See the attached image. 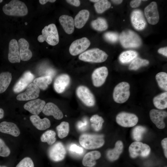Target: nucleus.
Here are the masks:
<instances>
[{
    "label": "nucleus",
    "mask_w": 167,
    "mask_h": 167,
    "mask_svg": "<svg viewBox=\"0 0 167 167\" xmlns=\"http://www.w3.org/2000/svg\"><path fill=\"white\" fill-rule=\"evenodd\" d=\"M104 136L101 135L84 134L79 138V142L84 148L87 149L100 148L104 144Z\"/></svg>",
    "instance_id": "obj_1"
},
{
    "label": "nucleus",
    "mask_w": 167,
    "mask_h": 167,
    "mask_svg": "<svg viewBox=\"0 0 167 167\" xmlns=\"http://www.w3.org/2000/svg\"><path fill=\"white\" fill-rule=\"evenodd\" d=\"M42 34L39 35L37 40L40 42L45 41L49 45L54 46L59 42L58 31L55 25L51 24L45 26L41 31Z\"/></svg>",
    "instance_id": "obj_2"
},
{
    "label": "nucleus",
    "mask_w": 167,
    "mask_h": 167,
    "mask_svg": "<svg viewBox=\"0 0 167 167\" xmlns=\"http://www.w3.org/2000/svg\"><path fill=\"white\" fill-rule=\"evenodd\" d=\"M4 13L10 16H24L28 13V9L24 3L18 0H12L2 7Z\"/></svg>",
    "instance_id": "obj_3"
},
{
    "label": "nucleus",
    "mask_w": 167,
    "mask_h": 167,
    "mask_svg": "<svg viewBox=\"0 0 167 167\" xmlns=\"http://www.w3.org/2000/svg\"><path fill=\"white\" fill-rule=\"evenodd\" d=\"M119 39L121 44L125 48L138 47L142 43L139 36L130 30L123 31L119 36Z\"/></svg>",
    "instance_id": "obj_4"
},
{
    "label": "nucleus",
    "mask_w": 167,
    "mask_h": 167,
    "mask_svg": "<svg viewBox=\"0 0 167 167\" xmlns=\"http://www.w3.org/2000/svg\"><path fill=\"white\" fill-rule=\"evenodd\" d=\"M108 55L103 50L98 48L88 50L81 54L79 57L81 60L89 62L100 63L104 62Z\"/></svg>",
    "instance_id": "obj_5"
},
{
    "label": "nucleus",
    "mask_w": 167,
    "mask_h": 167,
    "mask_svg": "<svg viewBox=\"0 0 167 167\" xmlns=\"http://www.w3.org/2000/svg\"><path fill=\"white\" fill-rule=\"evenodd\" d=\"M130 88L129 84L125 82L120 83L116 85L113 92L114 101L118 103L126 102L130 96Z\"/></svg>",
    "instance_id": "obj_6"
},
{
    "label": "nucleus",
    "mask_w": 167,
    "mask_h": 167,
    "mask_svg": "<svg viewBox=\"0 0 167 167\" xmlns=\"http://www.w3.org/2000/svg\"><path fill=\"white\" fill-rule=\"evenodd\" d=\"M131 157L135 158L140 156L143 157L148 156L151 151L149 146L140 141H135L132 143L129 148Z\"/></svg>",
    "instance_id": "obj_7"
},
{
    "label": "nucleus",
    "mask_w": 167,
    "mask_h": 167,
    "mask_svg": "<svg viewBox=\"0 0 167 167\" xmlns=\"http://www.w3.org/2000/svg\"><path fill=\"white\" fill-rule=\"evenodd\" d=\"M76 94L79 99L86 105L92 107L95 105V97L87 87L83 85L78 86L76 90Z\"/></svg>",
    "instance_id": "obj_8"
},
{
    "label": "nucleus",
    "mask_w": 167,
    "mask_h": 167,
    "mask_svg": "<svg viewBox=\"0 0 167 167\" xmlns=\"http://www.w3.org/2000/svg\"><path fill=\"white\" fill-rule=\"evenodd\" d=\"M117 123L124 127H130L135 125L138 121V118L134 114L122 112L117 115L116 118Z\"/></svg>",
    "instance_id": "obj_9"
},
{
    "label": "nucleus",
    "mask_w": 167,
    "mask_h": 167,
    "mask_svg": "<svg viewBox=\"0 0 167 167\" xmlns=\"http://www.w3.org/2000/svg\"><path fill=\"white\" fill-rule=\"evenodd\" d=\"M66 153L65 148L61 142H58L51 146L49 149L48 155L53 161L58 162L62 160Z\"/></svg>",
    "instance_id": "obj_10"
},
{
    "label": "nucleus",
    "mask_w": 167,
    "mask_h": 167,
    "mask_svg": "<svg viewBox=\"0 0 167 167\" xmlns=\"http://www.w3.org/2000/svg\"><path fill=\"white\" fill-rule=\"evenodd\" d=\"M90 42L86 37H84L73 41L69 49L70 54L76 56L85 51L90 46Z\"/></svg>",
    "instance_id": "obj_11"
},
{
    "label": "nucleus",
    "mask_w": 167,
    "mask_h": 167,
    "mask_svg": "<svg viewBox=\"0 0 167 167\" xmlns=\"http://www.w3.org/2000/svg\"><path fill=\"white\" fill-rule=\"evenodd\" d=\"M144 13L148 22L150 24L155 25L159 21V16L156 3L151 2L144 9Z\"/></svg>",
    "instance_id": "obj_12"
},
{
    "label": "nucleus",
    "mask_w": 167,
    "mask_h": 167,
    "mask_svg": "<svg viewBox=\"0 0 167 167\" xmlns=\"http://www.w3.org/2000/svg\"><path fill=\"white\" fill-rule=\"evenodd\" d=\"M108 74V70L105 66H102L96 69L92 75L94 86L96 87L102 86L105 83Z\"/></svg>",
    "instance_id": "obj_13"
},
{
    "label": "nucleus",
    "mask_w": 167,
    "mask_h": 167,
    "mask_svg": "<svg viewBox=\"0 0 167 167\" xmlns=\"http://www.w3.org/2000/svg\"><path fill=\"white\" fill-rule=\"evenodd\" d=\"M40 92L39 88L34 83H31L28 86L25 92L17 96L16 99L20 101L33 100L39 96Z\"/></svg>",
    "instance_id": "obj_14"
},
{
    "label": "nucleus",
    "mask_w": 167,
    "mask_h": 167,
    "mask_svg": "<svg viewBox=\"0 0 167 167\" xmlns=\"http://www.w3.org/2000/svg\"><path fill=\"white\" fill-rule=\"evenodd\" d=\"M149 115L151 120L157 128L163 129L165 127L164 120L167 117V112L153 109L150 111Z\"/></svg>",
    "instance_id": "obj_15"
},
{
    "label": "nucleus",
    "mask_w": 167,
    "mask_h": 167,
    "mask_svg": "<svg viewBox=\"0 0 167 167\" xmlns=\"http://www.w3.org/2000/svg\"><path fill=\"white\" fill-rule=\"evenodd\" d=\"M131 23L134 28L137 30H142L146 25L147 23L143 13L140 10H134L131 16Z\"/></svg>",
    "instance_id": "obj_16"
},
{
    "label": "nucleus",
    "mask_w": 167,
    "mask_h": 167,
    "mask_svg": "<svg viewBox=\"0 0 167 167\" xmlns=\"http://www.w3.org/2000/svg\"><path fill=\"white\" fill-rule=\"evenodd\" d=\"M45 105V101L40 99L33 100L25 104L24 109L34 115H38Z\"/></svg>",
    "instance_id": "obj_17"
},
{
    "label": "nucleus",
    "mask_w": 167,
    "mask_h": 167,
    "mask_svg": "<svg viewBox=\"0 0 167 167\" xmlns=\"http://www.w3.org/2000/svg\"><path fill=\"white\" fill-rule=\"evenodd\" d=\"M8 58V60L11 63L20 62L21 59L18 43L15 39H12L9 42Z\"/></svg>",
    "instance_id": "obj_18"
},
{
    "label": "nucleus",
    "mask_w": 167,
    "mask_h": 167,
    "mask_svg": "<svg viewBox=\"0 0 167 167\" xmlns=\"http://www.w3.org/2000/svg\"><path fill=\"white\" fill-rule=\"evenodd\" d=\"M34 76L30 71L25 72L14 85L13 91L15 93L21 92L30 84Z\"/></svg>",
    "instance_id": "obj_19"
},
{
    "label": "nucleus",
    "mask_w": 167,
    "mask_h": 167,
    "mask_svg": "<svg viewBox=\"0 0 167 167\" xmlns=\"http://www.w3.org/2000/svg\"><path fill=\"white\" fill-rule=\"evenodd\" d=\"M70 82V78L66 74H61L55 79L54 87L55 91L59 93L63 92L68 86Z\"/></svg>",
    "instance_id": "obj_20"
},
{
    "label": "nucleus",
    "mask_w": 167,
    "mask_h": 167,
    "mask_svg": "<svg viewBox=\"0 0 167 167\" xmlns=\"http://www.w3.org/2000/svg\"><path fill=\"white\" fill-rule=\"evenodd\" d=\"M20 59L23 61L30 60L32 56V53L29 49L28 42L24 38H20L18 42Z\"/></svg>",
    "instance_id": "obj_21"
},
{
    "label": "nucleus",
    "mask_w": 167,
    "mask_h": 167,
    "mask_svg": "<svg viewBox=\"0 0 167 167\" xmlns=\"http://www.w3.org/2000/svg\"><path fill=\"white\" fill-rule=\"evenodd\" d=\"M42 111L45 115L53 116L57 120H60L63 117L61 111L56 105L52 102H48L45 105Z\"/></svg>",
    "instance_id": "obj_22"
},
{
    "label": "nucleus",
    "mask_w": 167,
    "mask_h": 167,
    "mask_svg": "<svg viewBox=\"0 0 167 167\" xmlns=\"http://www.w3.org/2000/svg\"><path fill=\"white\" fill-rule=\"evenodd\" d=\"M0 131L15 137L18 136L20 134V130L15 124L6 121L0 123Z\"/></svg>",
    "instance_id": "obj_23"
},
{
    "label": "nucleus",
    "mask_w": 167,
    "mask_h": 167,
    "mask_svg": "<svg viewBox=\"0 0 167 167\" xmlns=\"http://www.w3.org/2000/svg\"><path fill=\"white\" fill-rule=\"evenodd\" d=\"M59 21L65 32L71 34L74 30L75 24L73 18L66 15H62L59 18Z\"/></svg>",
    "instance_id": "obj_24"
},
{
    "label": "nucleus",
    "mask_w": 167,
    "mask_h": 167,
    "mask_svg": "<svg viewBox=\"0 0 167 167\" xmlns=\"http://www.w3.org/2000/svg\"><path fill=\"white\" fill-rule=\"evenodd\" d=\"M123 149V143L121 141L118 140L116 143L114 148L109 150L107 152L108 159L111 161L116 160L122 153Z\"/></svg>",
    "instance_id": "obj_25"
},
{
    "label": "nucleus",
    "mask_w": 167,
    "mask_h": 167,
    "mask_svg": "<svg viewBox=\"0 0 167 167\" xmlns=\"http://www.w3.org/2000/svg\"><path fill=\"white\" fill-rule=\"evenodd\" d=\"M30 120L32 124L39 130H45L49 128L50 122L47 118H40L38 115H33L30 116Z\"/></svg>",
    "instance_id": "obj_26"
},
{
    "label": "nucleus",
    "mask_w": 167,
    "mask_h": 167,
    "mask_svg": "<svg viewBox=\"0 0 167 167\" xmlns=\"http://www.w3.org/2000/svg\"><path fill=\"white\" fill-rule=\"evenodd\" d=\"M101 156L100 152L97 151L90 152L86 153L82 160L83 165L86 167H91L96 164L95 160Z\"/></svg>",
    "instance_id": "obj_27"
},
{
    "label": "nucleus",
    "mask_w": 167,
    "mask_h": 167,
    "mask_svg": "<svg viewBox=\"0 0 167 167\" xmlns=\"http://www.w3.org/2000/svg\"><path fill=\"white\" fill-rule=\"evenodd\" d=\"M89 15V12L88 10L84 9L80 11L74 19L75 27L79 29L83 28L88 20Z\"/></svg>",
    "instance_id": "obj_28"
},
{
    "label": "nucleus",
    "mask_w": 167,
    "mask_h": 167,
    "mask_svg": "<svg viewBox=\"0 0 167 167\" xmlns=\"http://www.w3.org/2000/svg\"><path fill=\"white\" fill-rule=\"evenodd\" d=\"M153 104L156 107L160 109H163L167 107V92L160 94L153 99Z\"/></svg>",
    "instance_id": "obj_29"
},
{
    "label": "nucleus",
    "mask_w": 167,
    "mask_h": 167,
    "mask_svg": "<svg viewBox=\"0 0 167 167\" xmlns=\"http://www.w3.org/2000/svg\"><path fill=\"white\" fill-rule=\"evenodd\" d=\"M12 79L11 73L2 72L0 74V93L4 92L8 87Z\"/></svg>",
    "instance_id": "obj_30"
},
{
    "label": "nucleus",
    "mask_w": 167,
    "mask_h": 167,
    "mask_svg": "<svg viewBox=\"0 0 167 167\" xmlns=\"http://www.w3.org/2000/svg\"><path fill=\"white\" fill-rule=\"evenodd\" d=\"M52 78L51 76L46 75L35 79L33 80V83L39 88L45 90L52 82Z\"/></svg>",
    "instance_id": "obj_31"
},
{
    "label": "nucleus",
    "mask_w": 167,
    "mask_h": 167,
    "mask_svg": "<svg viewBox=\"0 0 167 167\" xmlns=\"http://www.w3.org/2000/svg\"><path fill=\"white\" fill-rule=\"evenodd\" d=\"M138 55V53L135 51L127 50L122 53L119 55V59L122 63H128L136 58Z\"/></svg>",
    "instance_id": "obj_32"
},
{
    "label": "nucleus",
    "mask_w": 167,
    "mask_h": 167,
    "mask_svg": "<svg viewBox=\"0 0 167 167\" xmlns=\"http://www.w3.org/2000/svg\"><path fill=\"white\" fill-rule=\"evenodd\" d=\"M92 27L95 30L102 31L106 30L108 25L106 20L102 18L99 17L92 21L91 23Z\"/></svg>",
    "instance_id": "obj_33"
},
{
    "label": "nucleus",
    "mask_w": 167,
    "mask_h": 167,
    "mask_svg": "<svg viewBox=\"0 0 167 167\" xmlns=\"http://www.w3.org/2000/svg\"><path fill=\"white\" fill-rule=\"evenodd\" d=\"M56 133L53 131L49 130L45 132L41 136V141L43 142H47L51 145L54 143L56 140Z\"/></svg>",
    "instance_id": "obj_34"
},
{
    "label": "nucleus",
    "mask_w": 167,
    "mask_h": 167,
    "mask_svg": "<svg viewBox=\"0 0 167 167\" xmlns=\"http://www.w3.org/2000/svg\"><path fill=\"white\" fill-rule=\"evenodd\" d=\"M58 137L60 139L63 138L68 135L69 131V123L63 121L56 128Z\"/></svg>",
    "instance_id": "obj_35"
},
{
    "label": "nucleus",
    "mask_w": 167,
    "mask_h": 167,
    "mask_svg": "<svg viewBox=\"0 0 167 167\" xmlns=\"http://www.w3.org/2000/svg\"><path fill=\"white\" fill-rule=\"evenodd\" d=\"M149 64V62L148 60L136 57L132 61L129 66V69L136 70L142 66H146Z\"/></svg>",
    "instance_id": "obj_36"
},
{
    "label": "nucleus",
    "mask_w": 167,
    "mask_h": 167,
    "mask_svg": "<svg viewBox=\"0 0 167 167\" xmlns=\"http://www.w3.org/2000/svg\"><path fill=\"white\" fill-rule=\"evenodd\" d=\"M91 126L93 129L96 131H99L101 129L104 120L101 116L98 115H94L90 118Z\"/></svg>",
    "instance_id": "obj_37"
},
{
    "label": "nucleus",
    "mask_w": 167,
    "mask_h": 167,
    "mask_svg": "<svg viewBox=\"0 0 167 167\" xmlns=\"http://www.w3.org/2000/svg\"><path fill=\"white\" fill-rule=\"evenodd\" d=\"M147 131L146 128L141 126H135L132 131V136L134 140L135 141H139L143 137V134Z\"/></svg>",
    "instance_id": "obj_38"
},
{
    "label": "nucleus",
    "mask_w": 167,
    "mask_h": 167,
    "mask_svg": "<svg viewBox=\"0 0 167 167\" xmlns=\"http://www.w3.org/2000/svg\"><path fill=\"white\" fill-rule=\"evenodd\" d=\"M156 79L159 87L162 89L167 90V74L163 72L158 73L156 76Z\"/></svg>",
    "instance_id": "obj_39"
},
{
    "label": "nucleus",
    "mask_w": 167,
    "mask_h": 167,
    "mask_svg": "<svg viewBox=\"0 0 167 167\" xmlns=\"http://www.w3.org/2000/svg\"><path fill=\"white\" fill-rule=\"evenodd\" d=\"M111 6L110 2L106 0H99L94 4L96 12L98 13H102L109 8Z\"/></svg>",
    "instance_id": "obj_40"
},
{
    "label": "nucleus",
    "mask_w": 167,
    "mask_h": 167,
    "mask_svg": "<svg viewBox=\"0 0 167 167\" xmlns=\"http://www.w3.org/2000/svg\"><path fill=\"white\" fill-rule=\"evenodd\" d=\"M11 153L9 148L6 146L4 141L0 139V156L6 157L9 155Z\"/></svg>",
    "instance_id": "obj_41"
},
{
    "label": "nucleus",
    "mask_w": 167,
    "mask_h": 167,
    "mask_svg": "<svg viewBox=\"0 0 167 167\" xmlns=\"http://www.w3.org/2000/svg\"><path fill=\"white\" fill-rule=\"evenodd\" d=\"M104 36L106 40L111 43L116 42L118 39V34L113 32H106L104 34Z\"/></svg>",
    "instance_id": "obj_42"
},
{
    "label": "nucleus",
    "mask_w": 167,
    "mask_h": 167,
    "mask_svg": "<svg viewBox=\"0 0 167 167\" xmlns=\"http://www.w3.org/2000/svg\"><path fill=\"white\" fill-rule=\"evenodd\" d=\"M15 167H34V164L32 159L27 157L21 160Z\"/></svg>",
    "instance_id": "obj_43"
},
{
    "label": "nucleus",
    "mask_w": 167,
    "mask_h": 167,
    "mask_svg": "<svg viewBox=\"0 0 167 167\" xmlns=\"http://www.w3.org/2000/svg\"><path fill=\"white\" fill-rule=\"evenodd\" d=\"M69 151L71 153L80 155L83 154L84 149L75 144L72 143L69 146Z\"/></svg>",
    "instance_id": "obj_44"
},
{
    "label": "nucleus",
    "mask_w": 167,
    "mask_h": 167,
    "mask_svg": "<svg viewBox=\"0 0 167 167\" xmlns=\"http://www.w3.org/2000/svg\"><path fill=\"white\" fill-rule=\"evenodd\" d=\"M88 123L87 120L85 119L83 121H79L77 124V127L79 130L83 131L87 129Z\"/></svg>",
    "instance_id": "obj_45"
},
{
    "label": "nucleus",
    "mask_w": 167,
    "mask_h": 167,
    "mask_svg": "<svg viewBox=\"0 0 167 167\" xmlns=\"http://www.w3.org/2000/svg\"><path fill=\"white\" fill-rule=\"evenodd\" d=\"M161 144L164 150V153L166 158H167V138L163 139L161 141Z\"/></svg>",
    "instance_id": "obj_46"
},
{
    "label": "nucleus",
    "mask_w": 167,
    "mask_h": 167,
    "mask_svg": "<svg viewBox=\"0 0 167 167\" xmlns=\"http://www.w3.org/2000/svg\"><path fill=\"white\" fill-rule=\"evenodd\" d=\"M142 1L140 0H132L130 2V5L132 8H137L139 6Z\"/></svg>",
    "instance_id": "obj_47"
},
{
    "label": "nucleus",
    "mask_w": 167,
    "mask_h": 167,
    "mask_svg": "<svg viewBox=\"0 0 167 167\" xmlns=\"http://www.w3.org/2000/svg\"><path fill=\"white\" fill-rule=\"evenodd\" d=\"M66 1L68 3L75 6H78L80 5V1L79 0H67Z\"/></svg>",
    "instance_id": "obj_48"
},
{
    "label": "nucleus",
    "mask_w": 167,
    "mask_h": 167,
    "mask_svg": "<svg viewBox=\"0 0 167 167\" xmlns=\"http://www.w3.org/2000/svg\"><path fill=\"white\" fill-rule=\"evenodd\" d=\"M158 52L164 56L167 57V47L161 48L159 49L158 51Z\"/></svg>",
    "instance_id": "obj_49"
},
{
    "label": "nucleus",
    "mask_w": 167,
    "mask_h": 167,
    "mask_svg": "<svg viewBox=\"0 0 167 167\" xmlns=\"http://www.w3.org/2000/svg\"><path fill=\"white\" fill-rule=\"evenodd\" d=\"M56 1L55 0H39V3L41 5H44L48 2L53 3Z\"/></svg>",
    "instance_id": "obj_50"
},
{
    "label": "nucleus",
    "mask_w": 167,
    "mask_h": 167,
    "mask_svg": "<svg viewBox=\"0 0 167 167\" xmlns=\"http://www.w3.org/2000/svg\"><path fill=\"white\" fill-rule=\"evenodd\" d=\"M4 115V112L3 109L1 108H0V119L2 118Z\"/></svg>",
    "instance_id": "obj_51"
},
{
    "label": "nucleus",
    "mask_w": 167,
    "mask_h": 167,
    "mask_svg": "<svg viewBox=\"0 0 167 167\" xmlns=\"http://www.w3.org/2000/svg\"><path fill=\"white\" fill-rule=\"evenodd\" d=\"M111 1L116 4H120L123 1L121 0H111Z\"/></svg>",
    "instance_id": "obj_52"
},
{
    "label": "nucleus",
    "mask_w": 167,
    "mask_h": 167,
    "mask_svg": "<svg viewBox=\"0 0 167 167\" xmlns=\"http://www.w3.org/2000/svg\"><path fill=\"white\" fill-rule=\"evenodd\" d=\"M99 1V0H90V1L91 2H95L96 3L98 2Z\"/></svg>",
    "instance_id": "obj_53"
},
{
    "label": "nucleus",
    "mask_w": 167,
    "mask_h": 167,
    "mask_svg": "<svg viewBox=\"0 0 167 167\" xmlns=\"http://www.w3.org/2000/svg\"><path fill=\"white\" fill-rule=\"evenodd\" d=\"M3 1V0H0V3H1Z\"/></svg>",
    "instance_id": "obj_54"
},
{
    "label": "nucleus",
    "mask_w": 167,
    "mask_h": 167,
    "mask_svg": "<svg viewBox=\"0 0 167 167\" xmlns=\"http://www.w3.org/2000/svg\"><path fill=\"white\" fill-rule=\"evenodd\" d=\"M25 25H27V22H25Z\"/></svg>",
    "instance_id": "obj_55"
},
{
    "label": "nucleus",
    "mask_w": 167,
    "mask_h": 167,
    "mask_svg": "<svg viewBox=\"0 0 167 167\" xmlns=\"http://www.w3.org/2000/svg\"><path fill=\"white\" fill-rule=\"evenodd\" d=\"M5 167V166H2V167Z\"/></svg>",
    "instance_id": "obj_56"
},
{
    "label": "nucleus",
    "mask_w": 167,
    "mask_h": 167,
    "mask_svg": "<svg viewBox=\"0 0 167 167\" xmlns=\"http://www.w3.org/2000/svg\"><path fill=\"white\" fill-rule=\"evenodd\" d=\"M0 167H1V166H0Z\"/></svg>",
    "instance_id": "obj_57"
}]
</instances>
